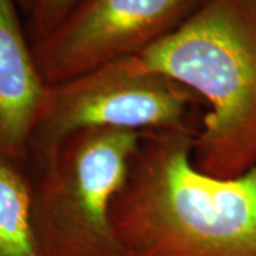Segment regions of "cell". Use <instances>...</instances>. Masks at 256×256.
<instances>
[{
	"instance_id": "6da1fadb",
	"label": "cell",
	"mask_w": 256,
	"mask_h": 256,
	"mask_svg": "<svg viewBox=\"0 0 256 256\" xmlns=\"http://www.w3.org/2000/svg\"><path fill=\"white\" fill-rule=\"evenodd\" d=\"M196 132H144L111 206L121 256H256V168L201 172Z\"/></svg>"
},
{
	"instance_id": "7a4b0ae2",
	"label": "cell",
	"mask_w": 256,
	"mask_h": 256,
	"mask_svg": "<svg viewBox=\"0 0 256 256\" xmlns=\"http://www.w3.org/2000/svg\"><path fill=\"white\" fill-rule=\"evenodd\" d=\"M195 92L208 107L192 160L204 174L256 168V3L205 0L172 33L134 57Z\"/></svg>"
},
{
	"instance_id": "3957f363",
	"label": "cell",
	"mask_w": 256,
	"mask_h": 256,
	"mask_svg": "<svg viewBox=\"0 0 256 256\" xmlns=\"http://www.w3.org/2000/svg\"><path fill=\"white\" fill-rule=\"evenodd\" d=\"M141 138L134 131L82 130L32 164L44 255L121 256L111 206Z\"/></svg>"
},
{
	"instance_id": "277c9868",
	"label": "cell",
	"mask_w": 256,
	"mask_h": 256,
	"mask_svg": "<svg viewBox=\"0 0 256 256\" xmlns=\"http://www.w3.org/2000/svg\"><path fill=\"white\" fill-rule=\"evenodd\" d=\"M202 100L181 82L140 67L134 57L58 84L47 102L30 146L32 164L77 131L107 128L134 132L190 131Z\"/></svg>"
},
{
	"instance_id": "5b68a950",
	"label": "cell",
	"mask_w": 256,
	"mask_h": 256,
	"mask_svg": "<svg viewBox=\"0 0 256 256\" xmlns=\"http://www.w3.org/2000/svg\"><path fill=\"white\" fill-rule=\"evenodd\" d=\"M205 0H80L33 54L58 84L141 54L172 33Z\"/></svg>"
},
{
	"instance_id": "8992f818",
	"label": "cell",
	"mask_w": 256,
	"mask_h": 256,
	"mask_svg": "<svg viewBox=\"0 0 256 256\" xmlns=\"http://www.w3.org/2000/svg\"><path fill=\"white\" fill-rule=\"evenodd\" d=\"M18 12V0H0V156L30 161L50 84L38 70Z\"/></svg>"
},
{
	"instance_id": "52a82bcc",
	"label": "cell",
	"mask_w": 256,
	"mask_h": 256,
	"mask_svg": "<svg viewBox=\"0 0 256 256\" xmlns=\"http://www.w3.org/2000/svg\"><path fill=\"white\" fill-rule=\"evenodd\" d=\"M0 256H46L40 239L36 172L0 156Z\"/></svg>"
},
{
	"instance_id": "ba28073f",
	"label": "cell",
	"mask_w": 256,
	"mask_h": 256,
	"mask_svg": "<svg viewBox=\"0 0 256 256\" xmlns=\"http://www.w3.org/2000/svg\"><path fill=\"white\" fill-rule=\"evenodd\" d=\"M80 0H28L26 32L30 43L43 40L54 30Z\"/></svg>"
},
{
	"instance_id": "9c48e42d",
	"label": "cell",
	"mask_w": 256,
	"mask_h": 256,
	"mask_svg": "<svg viewBox=\"0 0 256 256\" xmlns=\"http://www.w3.org/2000/svg\"><path fill=\"white\" fill-rule=\"evenodd\" d=\"M18 6H20V10L26 14L28 13V0H18Z\"/></svg>"
},
{
	"instance_id": "30bf717a",
	"label": "cell",
	"mask_w": 256,
	"mask_h": 256,
	"mask_svg": "<svg viewBox=\"0 0 256 256\" xmlns=\"http://www.w3.org/2000/svg\"><path fill=\"white\" fill-rule=\"evenodd\" d=\"M255 3H256V0H255Z\"/></svg>"
}]
</instances>
